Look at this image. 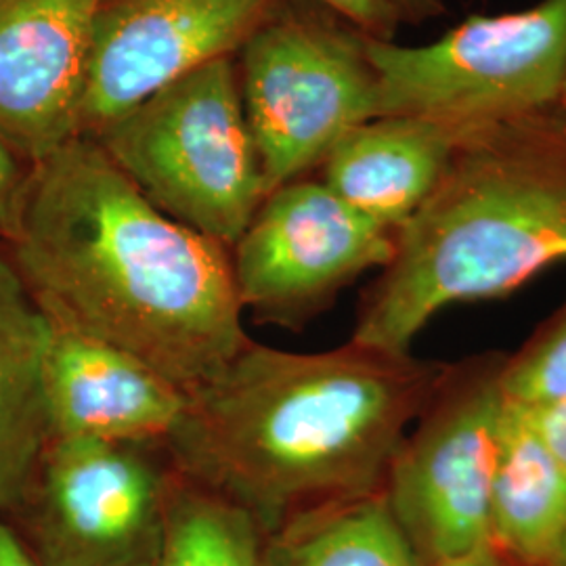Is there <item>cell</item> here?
Listing matches in <instances>:
<instances>
[{"instance_id": "cell-1", "label": "cell", "mask_w": 566, "mask_h": 566, "mask_svg": "<svg viewBox=\"0 0 566 566\" xmlns=\"http://www.w3.org/2000/svg\"><path fill=\"white\" fill-rule=\"evenodd\" d=\"M2 248L53 324L118 346L187 392L250 343L229 248L164 214L88 137L34 164Z\"/></svg>"}, {"instance_id": "cell-2", "label": "cell", "mask_w": 566, "mask_h": 566, "mask_svg": "<svg viewBox=\"0 0 566 566\" xmlns=\"http://www.w3.org/2000/svg\"><path fill=\"white\" fill-rule=\"evenodd\" d=\"M441 365L350 343L292 353L250 343L187 392L166 449L182 479L264 533L313 507L385 491Z\"/></svg>"}, {"instance_id": "cell-3", "label": "cell", "mask_w": 566, "mask_h": 566, "mask_svg": "<svg viewBox=\"0 0 566 566\" xmlns=\"http://www.w3.org/2000/svg\"><path fill=\"white\" fill-rule=\"evenodd\" d=\"M566 261V109L560 103L460 137L430 198L395 231L353 343L390 355L441 311L500 298Z\"/></svg>"}, {"instance_id": "cell-4", "label": "cell", "mask_w": 566, "mask_h": 566, "mask_svg": "<svg viewBox=\"0 0 566 566\" xmlns=\"http://www.w3.org/2000/svg\"><path fill=\"white\" fill-rule=\"evenodd\" d=\"M88 139L164 214L227 248L269 196L233 55L166 84Z\"/></svg>"}, {"instance_id": "cell-5", "label": "cell", "mask_w": 566, "mask_h": 566, "mask_svg": "<svg viewBox=\"0 0 566 566\" xmlns=\"http://www.w3.org/2000/svg\"><path fill=\"white\" fill-rule=\"evenodd\" d=\"M378 81V118L434 122L458 137L560 102L566 0L462 21L439 41H365Z\"/></svg>"}, {"instance_id": "cell-6", "label": "cell", "mask_w": 566, "mask_h": 566, "mask_svg": "<svg viewBox=\"0 0 566 566\" xmlns=\"http://www.w3.org/2000/svg\"><path fill=\"white\" fill-rule=\"evenodd\" d=\"M364 32L332 11L266 13L240 49L238 84L269 193L303 179L344 135L378 118Z\"/></svg>"}, {"instance_id": "cell-7", "label": "cell", "mask_w": 566, "mask_h": 566, "mask_svg": "<svg viewBox=\"0 0 566 566\" xmlns=\"http://www.w3.org/2000/svg\"><path fill=\"white\" fill-rule=\"evenodd\" d=\"M177 479L164 443L55 439L4 518L41 566H154Z\"/></svg>"}, {"instance_id": "cell-8", "label": "cell", "mask_w": 566, "mask_h": 566, "mask_svg": "<svg viewBox=\"0 0 566 566\" xmlns=\"http://www.w3.org/2000/svg\"><path fill=\"white\" fill-rule=\"evenodd\" d=\"M502 364L485 359L447 371L388 470L386 504L424 566L491 544Z\"/></svg>"}, {"instance_id": "cell-9", "label": "cell", "mask_w": 566, "mask_h": 566, "mask_svg": "<svg viewBox=\"0 0 566 566\" xmlns=\"http://www.w3.org/2000/svg\"><path fill=\"white\" fill-rule=\"evenodd\" d=\"M395 233L365 219L322 181L273 189L229 248L243 313L298 329L371 269H385Z\"/></svg>"}, {"instance_id": "cell-10", "label": "cell", "mask_w": 566, "mask_h": 566, "mask_svg": "<svg viewBox=\"0 0 566 566\" xmlns=\"http://www.w3.org/2000/svg\"><path fill=\"white\" fill-rule=\"evenodd\" d=\"M277 0H102L93 21L81 137L151 93L231 57Z\"/></svg>"}, {"instance_id": "cell-11", "label": "cell", "mask_w": 566, "mask_h": 566, "mask_svg": "<svg viewBox=\"0 0 566 566\" xmlns=\"http://www.w3.org/2000/svg\"><path fill=\"white\" fill-rule=\"evenodd\" d=\"M99 4L102 0H0V135L32 164L81 137Z\"/></svg>"}, {"instance_id": "cell-12", "label": "cell", "mask_w": 566, "mask_h": 566, "mask_svg": "<svg viewBox=\"0 0 566 566\" xmlns=\"http://www.w3.org/2000/svg\"><path fill=\"white\" fill-rule=\"evenodd\" d=\"M44 403L49 441L166 443L187 390L118 346L51 322Z\"/></svg>"}, {"instance_id": "cell-13", "label": "cell", "mask_w": 566, "mask_h": 566, "mask_svg": "<svg viewBox=\"0 0 566 566\" xmlns=\"http://www.w3.org/2000/svg\"><path fill=\"white\" fill-rule=\"evenodd\" d=\"M458 139L422 118H371L329 149L322 182L365 219L395 233L430 198Z\"/></svg>"}, {"instance_id": "cell-14", "label": "cell", "mask_w": 566, "mask_h": 566, "mask_svg": "<svg viewBox=\"0 0 566 566\" xmlns=\"http://www.w3.org/2000/svg\"><path fill=\"white\" fill-rule=\"evenodd\" d=\"M51 322L0 248V516L18 504L49 443L44 359Z\"/></svg>"}, {"instance_id": "cell-15", "label": "cell", "mask_w": 566, "mask_h": 566, "mask_svg": "<svg viewBox=\"0 0 566 566\" xmlns=\"http://www.w3.org/2000/svg\"><path fill=\"white\" fill-rule=\"evenodd\" d=\"M565 533V465L533 413L504 399L491 483V544L521 566H544Z\"/></svg>"}, {"instance_id": "cell-16", "label": "cell", "mask_w": 566, "mask_h": 566, "mask_svg": "<svg viewBox=\"0 0 566 566\" xmlns=\"http://www.w3.org/2000/svg\"><path fill=\"white\" fill-rule=\"evenodd\" d=\"M259 566H424L385 491L301 512L264 533Z\"/></svg>"}, {"instance_id": "cell-17", "label": "cell", "mask_w": 566, "mask_h": 566, "mask_svg": "<svg viewBox=\"0 0 566 566\" xmlns=\"http://www.w3.org/2000/svg\"><path fill=\"white\" fill-rule=\"evenodd\" d=\"M261 544L248 512L179 474L154 566H259Z\"/></svg>"}, {"instance_id": "cell-18", "label": "cell", "mask_w": 566, "mask_h": 566, "mask_svg": "<svg viewBox=\"0 0 566 566\" xmlns=\"http://www.w3.org/2000/svg\"><path fill=\"white\" fill-rule=\"evenodd\" d=\"M510 403L542 409L566 399V304L500 369Z\"/></svg>"}, {"instance_id": "cell-19", "label": "cell", "mask_w": 566, "mask_h": 566, "mask_svg": "<svg viewBox=\"0 0 566 566\" xmlns=\"http://www.w3.org/2000/svg\"><path fill=\"white\" fill-rule=\"evenodd\" d=\"M34 164L0 135V243L15 238Z\"/></svg>"}, {"instance_id": "cell-20", "label": "cell", "mask_w": 566, "mask_h": 566, "mask_svg": "<svg viewBox=\"0 0 566 566\" xmlns=\"http://www.w3.org/2000/svg\"><path fill=\"white\" fill-rule=\"evenodd\" d=\"M334 15L348 21L365 36L376 41H395L403 15L395 0H315Z\"/></svg>"}, {"instance_id": "cell-21", "label": "cell", "mask_w": 566, "mask_h": 566, "mask_svg": "<svg viewBox=\"0 0 566 566\" xmlns=\"http://www.w3.org/2000/svg\"><path fill=\"white\" fill-rule=\"evenodd\" d=\"M533 413V420L539 428L547 447L554 451L558 462L566 470V399L560 403L542 407V409H528Z\"/></svg>"}, {"instance_id": "cell-22", "label": "cell", "mask_w": 566, "mask_h": 566, "mask_svg": "<svg viewBox=\"0 0 566 566\" xmlns=\"http://www.w3.org/2000/svg\"><path fill=\"white\" fill-rule=\"evenodd\" d=\"M0 566H41L4 516H0Z\"/></svg>"}, {"instance_id": "cell-23", "label": "cell", "mask_w": 566, "mask_h": 566, "mask_svg": "<svg viewBox=\"0 0 566 566\" xmlns=\"http://www.w3.org/2000/svg\"><path fill=\"white\" fill-rule=\"evenodd\" d=\"M441 566H521L518 563H514L512 558H507L504 552H500L493 544H486V546L479 547L470 554H465L458 560H451L447 565Z\"/></svg>"}, {"instance_id": "cell-24", "label": "cell", "mask_w": 566, "mask_h": 566, "mask_svg": "<svg viewBox=\"0 0 566 566\" xmlns=\"http://www.w3.org/2000/svg\"><path fill=\"white\" fill-rule=\"evenodd\" d=\"M395 2L403 15V21H409V23L432 20L443 13L441 0H395Z\"/></svg>"}, {"instance_id": "cell-25", "label": "cell", "mask_w": 566, "mask_h": 566, "mask_svg": "<svg viewBox=\"0 0 566 566\" xmlns=\"http://www.w3.org/2000/svg\"><path fill=\"white\" fill-rule=\"evenodd\" d=\"M544 566H566V533L565 537L560 539V544L552 552V556L547 558V563Z\"/></svg>"}, {"instance_id": "cell-26", "label": "cell", "mask_w": 566, "mask_h": 566, "mask_svg": "<svg viewBox=\"0 0 566 566\" xmlns=\"http://www.w3.org/2000/svg\"><path fill=\"white\" fill-rule=\"evenodd\" d=\"M560 105H563V107H565L566 109V81H565V86H563V93H560Z\"/></svg>"}]
</instances>
